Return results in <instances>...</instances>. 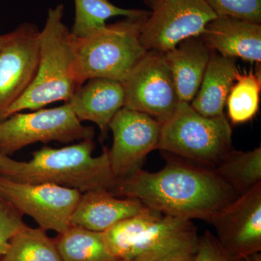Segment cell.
Here are the masks:
<instances>
[{
  "mask_svg": "<svg viewBox=\"0 0 261 261\" xmlns=\"http://www.w3.org/2000/svg\"><path fill=\"white\" fill-rule=\"evenodd\" d=\"M147 207L137 199L117 197L106 189L89 190L81 196L70 226L102 233Z\"/></svg>",
  "mask_w": 261,
  "mask_h": 261,
  "instance_id": "obj_15",
  "label": "cell"
},
{
  "mask_svg": "<svg viewBox=\"0 0 261 261\" xmlns=\"http://www.w3.org/2000/svg\"><path fill=\"white\" fill-rule=\"evenodd\" d=\"M93 139L61 148L44 146L32 152V159L16 161L0 154V176L29 184H53L74 189L83 193L89 190H110L116 178L110 164L109 152L94 157Z\"/></svg>",
  "mask_w": 261,
  "mask_h": 261,
  "instance_id": "obj_2",
  "label": "cell"
},
{
  "mask_svg": "<svg viewBox=\"0 0 261 261\" xmlns=\"http://www.w3.org/2000/svg\"><path fill=\"white\" fill-rule=\"evenodd\" d=\"M239 70L236 59L212 51L200 88L190 105L205 117L224 115L226 99Z\"/></svg>",
  "mask_w": 261,
  "mask_h": 261,
  "instance_id": "obj_18",
  "label": "cell"
},
{
  "mask_svg": "<svg viewBox=\"0 0 261 261\" xmlns=\"http://www.w3.org/2000/svg\"><path fill=\"white\" fill-rule=\"evenodd\" d=\"M25 225L23 216L0 195V243L8 244Z\"/></svg>",
  "mask_w": 261,
  "mask_h": 261,
  "instance_id": "obj_25",
  "label": "cell"
},
{
  "mask_svg": "<svg viewBox=\"0 0 261 261\" xmlns=\"http://www.w3.org/2000/svg\"><path fill=\"white\" fill-rule=\"evenodd\" d=\"M121 84L124 107L145 113L161 124L180 102L171 70L161 51H147Z\"/></svg>",
  "mask_w": 261,
  "mask_h": 261,
  "instance_id": "obj_10",
  "label": "cell"
},
{
  "mask_svg": "<svg viewBox=\"0 0 261 261\" xmlns=\"http://www.w3.org/2000/svg\"><path fill=\"white\" fill-rule=\"evenodd\" d=\"M82 195L53 184L23 183L0 176V195L22 216L32 218L39 227L58 234L70 227Z\"/></svg>",
  "mask_w": 261,
  "mask_h": 261,
  "instance_id": "obj_9",
  "label": "cell"
},
{
  "mask_svg": "<svg viewBox=\"0 0 261 261\" xmlns=\"http://www.w3.org/2000/svg\"><path fill=\"white\" fill-rule=\"evenodd\" d=\"M214 169L237 197L246 195L261 185V147L231 149Z\"/></svg>",
  "mask_w": 261,
  "mask_h": 261,
  "instance_id": "obj_19",
  "label": "cell"
},
{
  "mask_svg": "<svg viewBox=\"0 0 261 261\" xmlns=\"http://www.w3.org/2000/svg\"><path fill=\"white\" fill-rule=\"evenodd\" d=\"M55 242L63 261H118L101 232L70 226Z\"/></svg>",
  "mask_w": 261,
  "mask_h": 261,
  "instance_id": "obj_20",
  "label": "cell"
},
{
  "mask_svg": "<svg viewBox=\"0 0 261 261\" xmlns=\"http://www.w3.org/2000/svg\"><path fill=\"white\" fill-rule=\"evenodd\" d=\"M93 128L84 126L65 102L59 107L15 113L0 121V154L10 156L37 142L71 143L94 139Z\"/></svg>",
  "mask_w": 261,
  "mask_h": 261,
  "instance_id": "obj_7",
  "label": "cell"
},
{
  "mask_svg": "<svg viewBox=\"0 0 261 261\" xmlns=\"http://www.w3.org/2000/svg\"><path fill=\"white\" fill-rule=\"evenodd\" d=\"M195 261H235L225 253L216 235L206 231L199 237Z\"/></svg>",
  "mask_w": 261,
  "mask_h": 261,
  "instance_id": "obj_26",
  "label": "cell"
},
{
  "mask_svg": "<svg viewBox=\"0 0 261 261\" xmlns=\"http://www.w3.org/2000/svg\"><path fill=\"white\" fill-rule=\"evenodd\" d=\"M8 249V244L0 243V257L3 256Z\"/></svg>",
  "mask_w": 261,
  "mask_h": 261,
  "instance_id": "obj_29",
  "label": "cell"
},
{
  "mask_svg": "<svg viewBox=\"0 0 261 261\" xmlns=\"http://www.w3.org/2000/svg\"><path fill=\"white\" fill-rule=\"evenodd\" d=\"M112 147L108 149L111 171L116 179L141 169L149 152L159 147L161 124L145 113L123 107L109 125Z\"/></svg>",
  "mask_w": 261,
  "mask_h": 261,
  "instance_id": "obj_12",
  "label": "cell"
},
{
  "mask_svg": "<svg viewBox=\"0 0 261 261\" xmlns=\"http://www.w3.org/2000/svg\"><path fill=\"white\" fill-rule=\"evenodd\" d=\"M41 31L22 23L0 35V121L7 110L28 90L37 74Z\"/></svg>",
  "mask_w": 261,
  "mask_h": 261,
  "instance_id": "obj_11",
  "label": "cell"
},
{
  "mask_svg": "<svg viewBox=\"0 0 261 261\" xmlns=\"http://www.w3.org/2000/svg\"><path fill=\"white\" fill-rule=\"evenodd\" d=\"M225 253L240 260L261 250V185L226 206L211 223Z\"/></svg>",
  "mask_w": 261,
  "mask_h": 261,
  "instance_id": "obj_13",
  "label": "cell"
},
{
  "mask_svg": "<svg viewBox=\"0 0 261 261\" xmlns=\"http://www.w3.org/2000/svg\"><path fill=\"white\" fill-rule=\"evenodd\" d=\"M217 16L261 23V0H205Z\"/></svg>",
  "mask_w": 261,
  "mask_h": 261,
  "instance_id": "obj_24",
  "label": "cell"
},
{
  "mask_svg": "<svg viewBox=\"0 0 261 261\" xmlns=\"http://www.w3.org/2000/svg\"><path fill=\"white\" fill-rule=\"evenodd\" d=\"M260 73L239 70L226 105L230 120L234 124L246 123L257 114L260 104Z\"/></svg>",
  "mask_w": 261,
  "mask_h": 261,
  "instance_id": "obj_23",
  "label": "cell"
},
{
  "mask_svg": "<svg viewBox=\"0 0 261 261\" xmlns=\"http://www.w3.org/2000/svg\"><path fill=\"white\" fill-rule=\"evenodd\" d=\"M109 191L117 197L137 199L168 216L209 223L238 198L214 168L174 159L158 172L141 168L116 179Z\"/></svg>",
  "mask_w": 261,
  "mask_h": 261,
  "instance_id": "obj_1",
  "label": "cell"
},
{
  "mask_svg": "<svg viewBox=\"0 0 261 261\" xmlns=\"http://www.w3.org/2000/svg\"><path fill=\"white\" fill-rule=\"evenodd\" d=\"M1 261H63L56 242L40 227L24 226L8 243Z\"/></svg>",
  "mask_w": 261,
  "mask_h": 261,
  "instance_id": "obj_21",
  "label": "cell"
},
{
  "mask_svg": "<svg viewBox=\"0 0 261 261\" xmlns=\"http://www.w3.org/2000/svg\"><path fill=\"white\" fill-rule=\"evenodd\" d=\"M67 103L79 121L95 123L102 135H106L113 117L124 107V90L117 81L90 79L79 87Z\"/></svg>",
  "mask_w": 261,
  "mask_h": 261,
  "instance_id": "obj_16",
  "label": "cell"
},
{
  "mask_svg": "<svg viewBox=\"0 0 261 261\" xmlns=\"http://www.w3.org/2000/svg\"><path fill=\"white\" fill-rule=\"evenodd\" d=\"M150 14L126 17L106 24L88 36L71 34L75 77L80 85L90 79L123 82L147 53L140 41L142 25Z\"/></svg>",
  "mask_w": 261,
  "mask_h": 261,
  "instance_id": "obj_4",
  "label": "cell"
},
{
  "mask_svg": "<svg viewBox=\"0 0 261 261\" xmlns=\"http://www.w3.org/2000/svg\"><path fill=\"white\" fill-rule=\"evenodd\" d=\"M150 14L140 41L147 51L166 53L187 38L200 36L217 17L205 0H143Z\"/></svg>",
  "mask_w": 261,
  "mask_h": 261,
  "instance_id": "obj_8",
  "label": "cell"
},
{
  "mask_svg": "<svg viewBox=\"0 0 261 261\" xmlns=\"http://www.w3.org/2000/svg\"><path fill=\"white\" fill-rule=\"evenodd\" d=\"M64 11L63 4L48 10L41 31L35 79L27 92L7 110L3 120L25 110L34 111L53 102H68L80 87L75 77L71 32L63 23Z\"/></svg>",
  "mask_w": 261,
  "mask_h": 261,
  "instance_id": "obj_3",
  "label": "cell"
},
{
  "mask_svg": "<svg viewBox=\"0 0 261 261\" xmlns=\"http://www.w3.org/2000/svg\"><path fill=\"white\" fill-rule=\"evenodd\" d=\"M196 251H197V247L180 249V250L168 252L166 255L159 257L154 261H195Z\"/></svg>",
  "mask_w": 261,
  "mask_h": 261,
  "instance_id": "obj_27",
  "label": "cell"
},
{
  "mask_svg": "<svg viewBox=\"0 0 261 261\" xmlns=\"http://www.w3.org/2000/svg\"><path fill=\"white\" fill-rule=\"evenodd\" d=\"M102 234L108 249L118 260L145 254L163 255L180 249L195 248L199 239L192 221L148 207Z\"/></svg>",
  "mask_w": 261,
  "mask_h": 261,
  "instance_id": "obj_5",
  "label": "cell"
},
{
  "mask_svg": "<svg viewBox=\"0 0 261 261\" xmlns=\"http://www.w3.org/2000/svg\"><path fill=\"white\" fill-rule=\"evenodd\" d=\"M74 23L70 32L77 37H86L102 28L113 17L139 16L147 11L119 8L109 0H74Z\"/></svg>",
  "mask_w": 261,
  "mask_h": 261,
  "instance_id": "obj_22",
  "label": "cell"
},
{
  "mask_svg": "<svg viewBox=\"0 0 261 261\" xmlns=\"http://www.w3.org/2000/svg\"><path fill=\"white\" fill-rule=\"evenodd\" d=\"M200 37L211 50L221 56L260 63V23L217 16L207 23Z\"/></svg>",
  "mask_w": 261,
  "mask_h": 261,
  "instance_id": "obj_14",
  "label": "cell"
},
{
  "mask_svg": "<svg viewBox=\"0 0 261 261\" xmlns=\"http://www.w3.org/2000/svg\"><path fill=\"white\" fill-rule=\"evenodd\" d=\"M158 149L214 168L232 149V130L224 114L203 116L180 102L161 124Z\"/></svg>",
  "mask_w": 261,
  "mask_h": 261,
  "instance_id": "obj_6",
  "label": "cell"
},
{
  "mask_svg": "<svg viewBox=\"0 0 261 261\" xmlns=\"http://www.w3.org/2000/svg\"><path fill=\"white\" fill-rule=\"evenodd\" d=\"M0 261H1V257H0Z\"/></svg>",
  "mask_w": 261,
  "mask_h": 261,
  "instance_id": "obj_30",
  "label": "cell"
},
{
  "mask_svg": "<svg viewBox=\"0 0 261 261\" xmlns=\"http://www.w3.org/2000/svg\"><path fill=\"white\" fill-rule=\"evenodd\" d=\"M162 255L159 254L150 253L145 254V255H140V256L134 257L132 259H127V260H119L118 261H154L156 259Z\"/></svg>",
  "mask_w": 261,
  "mask_h": 261,
  "instance_id": "obj_28",
  "label": "cell"
},
{
  "mask_svg": "<svg viewBox=\"0 0 261 261\" xmlns=\"http://www.w3.org/2000/svg\"><path fill=\"white\" fill-rule=\"evenodd\" d=\"M212 50L200 36L187 38L164 53L180 102L190 103L200 88Z\"/></svg>",
  "mask_w": 261,
  "mask_h": 261,
  "instance_id": "obj_17",
  "label": "cell"
}]
</instances>
